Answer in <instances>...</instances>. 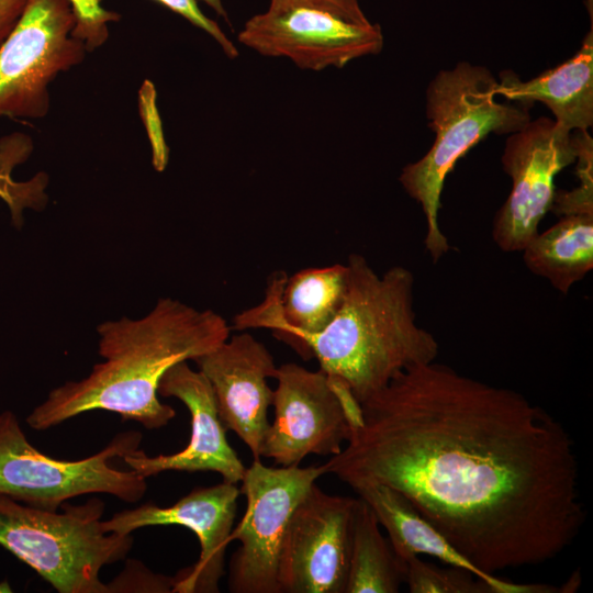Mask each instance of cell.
I'll return each mask as SVG.
<instances>
[{
  "mask_svg": "<svg viewBox=\"0 0 593 593\" xmlns=\"http://www.w3.org/2000/svg\"><path fill=\"white\" fill-rule=\"evenodd\" d=\"M204 3H206L210 8H212L217 15L226 20L227 24L231 25L228 14L223 5L222 0H201Z\"/></svg>",
  "mask_w": 593,
  "mask_h": 593,
  "instance_id": "d4e9b609",
  "label": "cell"
},
{
  "mask_svg": "<svg viewBox=\"0 0 593 593\" xmlns=\"http://www.w3.org/2000/svg\"><path fill=\"white\" fill-rule=\"evenodd\" d=\"M592 22L591 15V29L572 57L527 81L513 72H502L495 94L526 105L541 102L561 127L586 132L593 124Z\"/></svg>",
  "mask_w": 593,
  "mask_h": 593,
  "instance_id": "ac0fdd59",
  "label": "cell"
},
{
  "mask_svg": "<svg viewBox=\"0 0 593 593\" xmlns=\"http://www.w3.org/2000/svg\"><path fill=\"white\" fill-rule=\"evenodd\" d=\"M33 149L29 134L13 132L0 137V199L7 204L16 228L23 226L25 210L42 211L48 202L46 172L40 171L25 181H15L12 177L13 170L31 157Z\"/></svg>",
  "mask_w": 593,
  "mask_h": 593,
  "instance_id": "ffe728a7",
  "label": "cell"
},
{
  "mask_svg": "<svg viewBox=\"0 0 593 593\" xmlns=\"http://www.w3.org/2000/svg\"><path fill=\"white\" fill-rule=\"evenodd\" d=\"M357 497L314 484L293 511L278 560L280 593H345Z\"/></svg>",
  "mask_w": 593,
  "mask_h": 593,
  "instance_id": "30bf717a",
  "label": "cell"
},
{
  "mask_svg": "<svg viewBox=\"0 0 593 593\" xmlns=\"http://www.w3.org/2000/svg\"><path fill=\"white\" fill-rule=\"evenodd\" d=\"M360 413L326 474L399 491L479 569L545 563L579 536L574 443L523 394L433 361L399 373Z\"/></svg>",
  "mask_w": 593,
  "mask_h": 593,
  "instance_id": "6da1fadb",
  "label": "cell"
},
{
  "mask_svg": "<svg viewBox=\"0 0 593 593\" xmlns=\"http://www.w3.org/2000/svg\"><path fill=\"white\" fill-rule=\"evenodd\" d=\"M239 494L235 483L223 481L210 488L195 489L168 507L147 503L122 511L102 521L101 527L105 533L121 535L158 525L189 528L199 539L200 556L193 566L172 578V592L216 593L224 575L225 552L231 541Z\"/></svg>",
  "mask_w": 593,
  "mask_h": 593,
  "instance_id": "4fadbf2b",
  "label": "cell"
},
{
  "mask_svg": "<svg viewBox=\"0 0 593 593\" xmlns=\"http://www.w3.org/2000/svg\"><path fill=\"white\" fill-rule=\"evenodd\" d=\"M237 40L260 55L284 57L310 70L343 68L383 46L378 24L355 23L307 5H268L246 21Z\"/></svg>",
  "mask_w": 593,
  "mask_h": 593,
  "instance_id": "8fae6325",
  "label": "cell"
},
{
  "mask_svg": "<svg viewBox=\"0 0 593 593\" xmlns=\"http://www.w3.org/2000/svg\"><path fill=\"white\" fill-rule=\"evenodd\" d=\"M405 561V584L411 593H494L484 580L463 568L438 567L419 556Z\"/></svg>",
  "mask_w": 593,
  "mask_h": 593,
  "instance_id": "7402d4cb",
  "label": "cell"
},
{
  "mask_svg": "<svg viewBox=\"0 0 593 593\" xmlns=\"http://www.w3.org/2000/svg\"><path fill=\"white\" fill-rule=\"evenodd\" d=\"M342 305L321 332L292 346L315 358L332 382L344 385L360 404L399 373L435 361L439 344L421 327L414 310V275L393 266L379 275L359 255H349Z\"/></svg>",
  "mask_w": 593,
  "mask_h": 593,
  "instance_id": "3957f363",
  "label": "cell"
},
{
  "mask_svg": "<svg viewBox=\"0 0 593 593\" xmlns=\"http://www.w3.org/2000/svg\"><path fill=\"white\" fill-rule=\"evenodd\" d=\"M155 1L212 36L228 58L233 59L238 56L235 45L224 34L219 24L201 11L197 0ZM71 2L77 16L75 34L86 42L88 49L100 45L108 34L105 22L111 20L112 14L100 7L101 0H71Z\"/></svg>",
  "mask_w": 593,
  "mask_h": 593,
  "instance_id": "44dd1931",
  "label": "cell"
},
{
  "mask_svg": "<svg viewBox=\"0 0 593 593\" xmlns=\"http://www.w3.org/2000/svg\"><path fill=\"white\" fill-rule=\"evenodd\" d=\"M275 380V417L260 458L293 467L309 455H337L348 440L350 424L327 376L321 369L313 371L289 362L278 367Z\"/></svg>",
  "mask_w": 593,
  "mask_h": 593,
  "instance_id": "7c38bea8",
  "label": "cell"
},
{
  "mask_svg": "<svg viewBox=\"0 0 593 593\" xmlns=\"http://www.w3.org/2000/svg\"><path fill=\"white\" fill-rule=\"evenodd\" d=\"M578 153V131L572 133L549 118L530 120L510 134L501 161L512 189L492 224V238L500 249L522 251L539 233L553 202L555 179L577 160Z\"/></svg>",
  "mask_w": 593,
  "mask_h": 593,
  "instance_id": "9c48e42d",
  "label": "cell"
},
{
  "mask_svg": "<svg viewBox=\"0 0 593 593\" xmlns=\"http://www.w3.org/2000/svg\"><path fill=\"white\" fill-rule=\"evenodd\" d=\"M27 0H0V46L22 16Z\"/></svg>",
  "mask_w": 593,
  "mask_h": 593,
  "instance_id": "cb8c5ba5",
  "label": "cell"
},
{
  "mask_svg": "<svg viewBox=\"0 0 593 593\" xmlns=\"http://www.w3.org/2000/svg\"><path fill=\"white\" fill-rule=\"evenodd\" d=\"M556 190L550 211L559 220L522 250L527 269L567 294L593 269V178Z\"/></svg>",
  "mask_w": 593,
  "mask_h": 593,
  "instance_id": "2e32d148",
  "label": "cell"
},
{
  "mask_svg": "<svg viewBox=\"0 0 593 593\" xmlns=\"http://www.w3.org/2000/svg\"><path fill=\"white\" fill-rule=\"evenodd\" d=\"M141 434L116 435L102 450L68 461L37 450L26 438L15 414L0 413V494L23 504L56 511L65 501L88 493H107L135 503L147 490L146 478L115 469L110 460L137 450Z\"/></svg>",
  "mask_w": 593,
  "mask_h": 593,
  "instance_id": "8992f818",
  "label": "cell"
},
{
  "mask_svg": "<svg viewBox=\"0 0 593 593\" xmlns=\"http://www.w3.org/2000/svg\"><path fill=\"white\" fill-rule=\"evenodd\" d=\"M71 0H27L0 46V116L36 120L51 108L48 87L82 63L87 44L75 34Z\"/></svg>",
  "mask_w": 593,
  "mask_h": 593,
  "instance_id": "52a82bcc",
  "label": "cell"
},
{
  "mask_svg": "<svg viewBox=\"0 0 593 593\" xmlns=\"http://www.w3.org/2000/svg\"><path fill=\"white\" fill-rule=\"evenodd\" d=\"M230 332L219 313L171 298H160L141 318L103 322L97 333L98 351L104 360L82 380L52 390L27 415L26 423L45 430L81 413L105 410L147 429L161 428L176 416V411L158 399L164 373L178 362L213 350Z\"/></svg>",
  "mask_w": 593,
  "mask_h": 593,
  "instance_id": "7a4b0ae2",
  "label": "cell"
},
{
  "mask_svg": "<svg viewBox=\"0 0 593 593\" xmlns=\"http://www.w3.org/2000/svg\"><path fill=\"white\" fill-rule=\"evenodd\" d=\"M406 561L393 550L369 505L357 497L345 593H398Z\"/></svg>",
  "mask_w": 593,
  "mask_h": 593,
  "instance_id": "d6986e66",
  "label": "cell"
},
{
  "mask_svg": "<svg viewBox=\"0 0 593 593\" xmlns=\"http://www.w3.org/2000/svg\"><path fill=\"white\" fill-rule=\"evenodd\" d=\"M63 506L57 513L0 494V546L59 593L112 592L99 574L127 555L131 534L102 530L104 505L98 499Z\"/></svg>",
  "mask_w": 593,
  "mask_h": 593,
  "instance_id": "5b68a950",
  "label": "cell"
},
{
  "mask_svg": "<svg viewBox=\"0 0 593 593\" xmlns=\"http://www.w3.org/2000/svg\"><path fill=\"white\" fill-rule=\"evenodd\" d=\"M269 5H307L335 13L355 23H370L358 0H270Z\"/></svg>",
  "mask_w": 593,
  "mask_h": 593,
  "instance_id": "603a6c76",
  "label": "cell"
},
{
  "mask_svg": "<svg viewBox=\"0 0 593 593\" xmlns=\"http://www.w3.org/2000/svg\"><path fill=\"white\" fill-rule=\"evenodd\" d=\"M496 85L488 68L461 61L440 70L427 87L426 116L435 141L421 159L402 169L399 181L422 208L426 220L425 248L434 262L450 249L438 221L448 174L459 158L490 133L511 134L532 120L528 105L499 102Z\"/></svg>",
  "mask_w": 593,
  "mask_h": 593,
  "instance_id": "277c9868",
  "label": "cell"
},
{
  "mask_svg": "<svg viewBox=\"0 0 593 593\" xmlns=\"http://www.w3.org/2000/svg\"><path fill=\"white\" fill-rule=\"evenodd\" d=\"M12 589L7 580L0 582V593H10Z\"/></svg>",
  "mask_w": 593,
  "mask_h": 593,
  "instance_id": "484cf974",
  "label": "cell"
},
{
  "mask_svg": "<svg viewBox=\"0 0 593 593\" xmlns=\"http://www.w3.org/2000/svg\"><path fill=\"white\" fill-rule=\"evenodd\" d=\"M193 361L211 383L226 430L245 443L254 459H260L273 398L267 380L275 379L278 370L269 349L250 333L239 331Z\"/></svg>",
  "mask_w": 593,
  "mask_h": 593,
  "instance_id": "5bb4252c",
  "label": "cell"
},
{
  "mask_svg": "<svg viewBox=\"0 0 593 593\" xmlns=\"http://www.w3.org/2000/svg\"><path fill=\"white\" fill-rule=\"evenodd\" d=\"M158 395L176 398L189 410L191 436L184 449L172 455L147 456L135 450L122 457L128 468L144 478L163 471H214L223 481L237 484L246 467L228 444L211 383L187 361L170 367L158 385Z\"/></svg>",
  "mask_w": 593,
  "mask_h": 593,
  "instance_id": "9a60e30c",
  "label": "cell"
},
{
  "mask_svg": "<svg viewBox=\"0 0 593 593\" xmlns=\"http://www.w3.org/2000/svg\"><path fill=\"white\" fill-rule=\"evenodd\" d=\"M326 474L324 465L301 468L268 467L254 459L239 489L246 512L231 535L240 546L228 564L232 593H280L278 560L289 521L316 480Z\"/></svg>",
  "mask_w": 593,
  "mask_h": 593,
  "instance_id": "ba28073f",
  "label": "cell"
},
{
  "mask_svg": "<svg viewBox=\"0 0 593 593\" xmlns=\"http://www.w3.org/2000/svg\"><path fill=\"white\" fill-rule=\"evenodd\" d=\"M376 515L395 553L404 561L426 555L443 563L463 568L484 580L494 593H560L559 586L541 583H515L488 573L461 555L412 503L399 491L384 484H362L353 488Z\"/></svg>",
  "mask_w": 593,
  "mask_h": 593,
  "instance_id": "e0dca14e",
  "label": "cell"
}]
</instances>
